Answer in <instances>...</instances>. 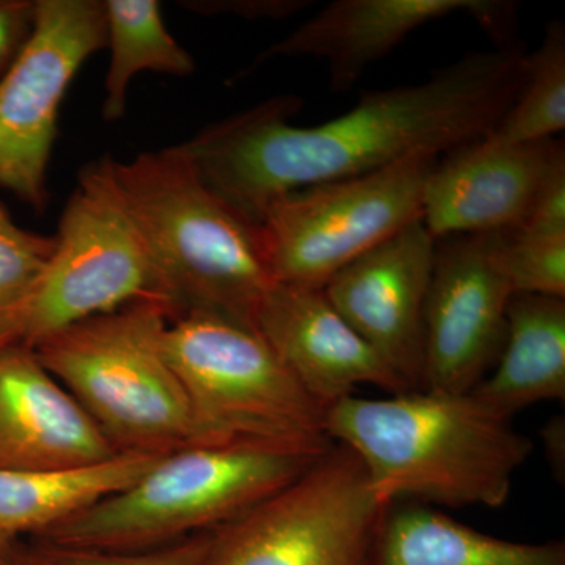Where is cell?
I'll return each instance as SVG.
<instances>
[{
	"label": "cell",
	"instance_id": "obj_24",
	"mask_svg": "<svg viewBox=\"0 0 565 565\" xmlns=\"http://www.w3.org/2000/svg\"><path fill=\"white\" fill-rule=\"evenodd\" d=\"M212 537L214 531H207L145 552L79 548L32 537L29 544L17 539L13 550L22 565H203L211 552Z\"/></svg>",
	"mask_w": 565,
	"mask_h": 565
},
{
	"label": "cell",
	"instance_id": "obj_31",
	"mask_svg": "<svg viewBox=\"0 0 565 565\" xmlns=\"http://www.w3.org/2000/svg\"><path fill=\"white\" fill-rule=\"evenodd\" d=\"M14 541H17V539L11 537V535L3 533V531L0 530V555H2V553L6 552Z\"/></svg>",
	"mask_w": 565,
	"mask_h": 565
},
{
	"label": "cell",
	"instance_id": "obj_21",
	"mask_svg": "<svg viewBox=\"0 0 565 565\" xmlns=\"http://www.w3.org/2000/svg\"><path fill=\"white\" fill-rule=\"evenodd\" d=\"M564 129L565 28L563 21H552L541 46L527 54L514 103L486 137L500 143H533L556 139Z\"/></svg>",
	"mask_w": 565,
	"mask_h": 565
},
{
	"label": "cell",
	"instance_id": "obj_3",
	"mask_svg": "<svg viewBox=\"0 0 565 565\" xmlns=\"http://www.w3.org/2000/svg\"><path fill=\"white\" fill-rule=\"evenodd\" d=\"M110 173L173 318L202 311L255 330L275 285L258 225L212 191L178 145L110 158Z\"/></svg>",
	"mask_w": 565,
	"mask_h": 565
},
{
	"label": "cell",
	"instance_id": "obj_4",
	"mask_svg": "<svg viewBox=\"0 0 565 565\" xmlns=\"http://www.w3.org/2000/svg\"><path fill=\"white\" fill-rule=\"evenodd\" d=\"M322 455L250 445L185 446L162 456L128 489L36 539L107 552L161 548L233 522L292 484Z\"/></svg>",
	"mask_w": 565,
	"mask_h": 565
},
{
	"label": "cell",
	"instance_id": "obj_26",
	"mask_svg": "<svg viewBox=\"0 0 565 565\" xmlns=\"http://www.w3.org/2000/svg\"><path fill=\"white\" fill-rule=\"evenodd\" d=\"M35 13L36 0H0V74L31 39Z\"/></svg>",
	"mask_w": 565,
	"mask_h": 565
},
{
	"label": "cell",
	"instance_id": "obj_8",
	"mask_svg": "<svg viewBox=\"0 0 565 565\" xmlns=\"http://www.w3.org/2000/svg\"><path fill=\"white\" fill-rule=\"evenodd\" d=\"M54 236L50 266L22 311L20 343L32 348L63 327L136 300L166 302L147 247L115 191L109 156L81 170Z\"/></svg>",
	"mask_w": 565,
	"mask_h": 565
},
{
	"label": "cell",
	"instance_id": "obj_18",
	"mask_svg": "<svg viewBox=\"0 0 565 565\" xmlns=\"http://www.w3.org/2000/svg\"><path fill=\"white\" fill-rule=\"evenodd\" d=\"M366 565H565L564 542L504 541L418 503L386 505Z\"/></svg>",
	"mask_w": 565,
	"mask_h": 565
},
{
	"label": "cell",
	"instance_id": "obj_20",
	"mask_svg": "<svg viewBox=\"0 0 565 565\" xmlns=\"http://www.w3.org/2000/svg\"><path fill=\"white\" fill-rule=\"evenodd\" d=\"M109 70L104 79L103 118L125 117L129 85L143 71L174 77L195 73V61L173 39L162 20L158 0H104Z\"/></svg>",
	"mask_w": 565,
	"mask_h": 565
},
{
	"label": "cell",
	"instance_id": "obj_29",
	"mask_svg": "<svg viewBox=\"0 0 565 565\" xmlns=\"http://www.w3.org/2000/svg\"><path fill=\"white\" fill-rule=\"evenodd\" d=\"M13 544L0 555V565H22L21 561L18 559L17 553H14Z\"/></svg>",
	"mask_w": 565,
	"mask_h": 565
},
{
	"label": "cell",
	"instance_id": "obj_12",
	"mask_svg": "<svg viewBox=\"0 0 565 565\" xmlns=\"http://www.w3.org/2000/svg\"><path fill=\"white\" fill-rule=\"evenodd\" d=\"M435 239L422 221L364 253L322 291L334 310L404 382L423 390L424 318Z\"/></svg>",
	"mask_w": 565,
	"mask_h": 565
},
{
	"label": "cell",
	"instance_id": "obj_7",
	"mask_svg": "<svg viewBox=\"0 0 565 565\" xmlns=\"http://www.w3.org/2000/svg\"><path fill=\"white\" fill-rule=\"evenodd\" d=\"M438 159H407L270 204L258 230L274 281L322 289L348 264L422 221L424 189Z\"/></svg>",
	"mask_w": 565,
	"mask_h": 565
},
{
	"label": "cell",
	"instance_id": "obj_14",
	"mask_svg": "<svg viewBox=\"0 0 565 565\" xmlns=\"http://www.w3.org/2000/svg\"><path fill=\"white\" fill-rule=\"evenodd\" d=\"M565 167L564 143L482 137L446 152L424 189L422 222L435 241L514 232L545 182Z\"/></svg>",
	"mask_w": 565,
	"mask_h": 565
},
{
	"label": "cell",
	"instance_id": "obj_23",
	"mask_svg": "<svg viewBox=\"0 0 565 565\" xmlns=\"http://www.w3.org/2000/svg\"><path fill=\"white\" fill-rule=\"evenodd\" d=\"M494 255L512 294L565 299V233H498Z\"/></svg>",
	"mask_w": 565,
	"mask_h": 565
},
{
	"label": "cell",
	"instance_id": "obj_19",
	"mask_svg": "<svg viewBox=\"0 0 565 565\" xmlns=\"http://www.w3.org/2000/svg\"><path fill=\"white\" fill-rule=\"evenodd\" d=\"M161 457L118 455L106 462L46 471L0 470V530L20 539L128 489Z\"/></svg>",
	"mask_w": 565,
	"mask_h": 565
},
{
	"label": "cell",
	"instance_id": "obj_16",
	"mask_svg": "<svg viewBox=\"0 0 565 565\" xmlns=\"http://www.w3.org/2000/svg\"><path fill=\"white\" fill-rule=\"evenodd\" d=\"M115 456L102 429L32 348L0 345V470H63Z\"/></svg>",
	"mask_w": 565,
	"mask_h": 565
},
{
	"label": "cell",
	"instance_id": "obj_15",
	"mask_svg": "<svg viewBox=\"0 0 565 565\" xmlns=\"http://www.w3.org/2000/svg\"><path fill=\"white\" fill-rule=\"evenodd\" d=\"M255 330L326 411L360 385L388 394L411 392L322 289L275 282L256 315Z\"/></svg>",
	"mask_w": 565,
	"mask_h": 565
},
{
	"label": "cell",
	"instance_id": "obj_17",
	"mask_svg": "<svg viewBox=\"0 0 565 565\" xmlns=\"http://www.w3.org/2000/svg\"><path fill=\"white\" fill-rule=\"evenodd\" d=\"M511 418L530 405L565 399V299L514 294L493 370L470 392Z\"/></svg>",
	"mask_w": 565,
	"mask_h": 565
},
{
	"label": "cell",
	"instance_id": "obj_25",
	"mask_svg": "<svg viewBox=\"0 0 565 565\" xmlns=\"http://www.w3.org/2000/svg\"><path fill=\"white\" fill-rule=\"evenodd\" d=\"M184 9L202 14H234L244 20H285L311 6L308 0H193Z\"/></svg>",
	"mask_w": 565,
	"mask_h": 565
},
{
	"label": "cell",
	"instance_id": "obj_27",
	"mask_svg": "<svg viewBox=\"0 0 565 565\" xmlns=\"http://www.w3.org/2000/svg\"><path fill=\"white\" fill-rule=\"evenodd\" d=\"M514 232L527 234L565 233V167L545 182L525 221Z\"/></svg>",
	"mask_w": 565,
	"mask_h": 565
},
{
	"label": "cell",
	"instance_id": "obj_10",
	"mask_svg": "<svg viewBox=\"0 0 565 565\" xmlns=\"http://www.w3.org/2000/svg\"><path fill=\"white\" fill-rule=\"evenodd\" d=\"M106 47L104 0H36L31 39L0 77V188L32 210L50 202L47 169L71 82Z\"/></svg>",
	"mask_w": 565,
	"mask_h": 565
},
{
	"label": "cell",
	"instance_id": "obj_1",
	"mask_svg": "<svg viewBox=\"0 0 565 565\" xmlns=\"http://www.w3.org/2000/svg\"><path fill=\"white\" fill-rule=\"evenodd\" d=\"M526 57L520 43L471 52L422 84L364 92L348 114L311 128L292 125L297 96H274L178 147L212 191L258 225L288 193L441 158L489 136L519 95Z\"/></svg>",
	"mask_w": 565,
	"mask_h": 565
},
{
	"label": "cell",
	"instance_id": "obj_28",
	"mask_svg": "<svg viewBox=\"0 0 565 565\" xmlns=\"http://www.w3.org/2000/svg\"><path fill=\"white\" fill-rule=\"evenodd\" d=\"M545 459L556 481L564 484L565 479V419L564 415L553 416L541 433Z\"/></svg>",
	"mask_w": 565,
	"mask_h": 565
},
{
	"label": "cell",
	"instance_id": "obj_9",
	"mask_svg": "<svg viewBox=\"0 0 565 565\" xmlns=\"http://www.w3.org/2000/svg\"><path fill=\"white\" fill-rule=\"evenodd\" d=\"M386 505L333 444L299 479L214 530L203 565H366Z\"/></svg>",
	"mask_w": 565,
	"mask_h": 565
},
{
	"label": "cell",
	"instance_id": "obj_22",
	"mask_svg": "<svg viewBox=\"0 0 565 565\" xmlns=\"http://www.w3.org/2000/svg\"><path fill=\"white\" fill-rule=\"evenodd\" d=\"M55 250V236L22 228L0 202V327L13 330L20 343V321Z\"/></svg>",
	"mask_w": 565,
	"mask_h": 565
},
{
	"label": "cell",
	"instance_id": "obj_11",
	"mask_svg": "<svg viewBox=\"0 0 565 565\" xmlns=\"http://www.w3.org/2000/svg\"><path fill=\"white\" fill-rule=\"evenodd\" d=\"M498 233L435 241L424 318L423 390L470 393L493 370L512 294L498 266Z\"/></svg>",
	"mask_w": 565,
	"mask_h": 565
},
{
	"label": "cell",
	"instance_id": "obj_30",
	"mask_svg": "<svg viewBox=\"0 0 565 565\" xmlns=\"http://www.w3.org/2000/svg\"><path fill=\"white\" fill-rule=\"evenodd\" d=\"M18 343L17 334L13 330L7 329V327H0V345Z\"/></svg>",
	"mask_w": 565,
	"mask_h": 565
},
{
	"label": "cell",
	"instance_id": "obj_2",
	"mask_svg": "<svg viewBox=\"0 0 565 565\" xmlns=\"http://www.w3.org/2000/svg\"><path fill=\"white\" fill-rule=\"evenodd\" d=\"M333 444L359 457L379 503L500 508L533 452L526 435L471 393L349 396L326 411Z\"/></svg>",
	"mask_w": 565,
	"mask_h": 565
},
{
	"label": "cell",
	"instance_id": "obj_6",
	"mask_svg": "<svg viewBox=\"0 0 565 565\" xmlns=\"http://www.w3.org/2000/svg\"><path fill=\"white\" fill-rule=\"evenodd\" d=\"M163 349L188 397L189 446L322 455L333 445L326 408L250 327L189 311L170 319Z\"/></svg>",
	"mask_w": 565,
	"mask_h": 565
},
{
	"label": "cell",
	"instance_id": "obj_5",
	"mask_svg": "<svg viewBox=\"0 0 565 565\" xmlns=\"http://www.w3.org/2000/svg\"><path fill=\"white\" fill-rule=\"evenodd\" d=\"M172 318L162 300H136L32 345L118 455L161 457L191 441L188 397L163 349Z\"/></svg>",
	"mask_w": 565,
	"mask_h": 565
},
{
	"label": "cell",
	"instance_id": "obj_13",
	"mask_svg": "<svg viewBox=\"0 0 565 565\" xmlns=\"http://www.w3.org/2000/svg\"><path fill=\"white\" fill-rule=\"evenodd\" d=\"M452 14L473 18L497 47L516 43V6L503 0H337L264 50L248 73L274 58H318L330 88L349 92L416 29Z\"/></svg>",
	"mask_w": 565,
	"mask_h": 565
}]
</instances>
